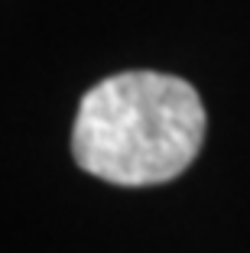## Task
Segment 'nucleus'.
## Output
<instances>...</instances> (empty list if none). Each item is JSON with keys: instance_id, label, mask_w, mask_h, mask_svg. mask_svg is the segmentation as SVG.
Masks as SVG:
<instances>
[{"instance_id": "f257e3e1", "label": "nucleus", "mask_w": 250, "mask_h": 253, "mask_svg": "<svg viewBox=\"0 0 250 253\" xmlns=\"http://www.w3.org/2000/svg\"><path fill=\"white\" fill-rule=\"evenodd\" d=\"M205 143V104L185 78L117 72L85 91L72 156L110 185L143 188L182 175Z\"/></svg>"}]
</instances>
